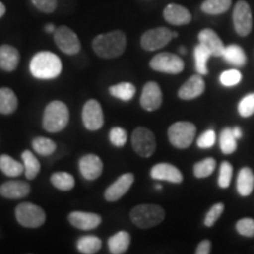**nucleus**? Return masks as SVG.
Segmentation results:
<instances>
[{"instance_id":"nucleus-3","label":"nucleus","mask_w":254,"mask_h":254,"mask_svg":"<svg viewBox=\"0 0 254 254\" xmlns=\"http://www.w3.org/2000/svg\"><path fill=\"white\" fill-rule=\"evenodd\" d=\"M69 122L67 105L60 100H53L47 105L43 114V127L50 133L63 131Z\"/></svg>"},{"instance_id":"nucleus-29","label":"nucleus","mask_w":254,"mask_h":254,"mask_svg":"<svg viewBox=\"0 0 254 254\" xmlns=\"http://www.w3.org/2000/svg\"><path fill=\"white\" fill-rule=\"evenodd\" d=\"M135 86L131 82H120V84L113 85L109 88L110 94L117 99L123 101H129L135 95Z\"/></svg>"},{"instance_id":"nucleus-30","label":"nucleus","mask_w":254,"mask_h":254,"mask_svg":"<svg viewBox=\"0 0 254 254\" xmlns=\"http://www.w3.org/2000/svg\"><path fill=\"white\" fill-rule=\"evenodd\" d=\"M100 238L95 236H84L79 238L77 241V250L82 254H94L99 252L101 249Z\"/></svg>"},{"instance_id":"nucleus-33","label":"nucleus","mask_w":254,"mask_h":254,"mask_svg":"<svg viewBox=\"0 0 254 254\" xmlns=\"http://www.w3.org/2000/svg\"><path fill=\"white\" fill-rule=\"evenodd\" d=\"M220 150L224 154H232L237 151V138L233 134V129L231 127H225L220 133L219 138Z\"/></svg>"},{"instance_id":"nucleus-38","label":"nucleus","mask_w":254,"mask_h":254,"mask_svg":"<svg viewBox=\"0 0 254 254\" xmlns=\"http://www.w3.org/2000/svg\"><path fill=\"white\" fill-rule=\"evenodd\" d=\"M243 79V74L238 69H227L220 74V82L221 85L226 87H233L239 84Z\"/></svg>"},{"instance_id":"nucleus-2","label":"nucleus","mask_w":254,"mask_h":254,"mask_svg":"<svg viewBox=\"0 0 254 254\" xmlns=\"http://www.w3.org/2000/svg\"><path fill=\"white\" fill-rule=\"evenodd\" d=\"M31 74L40 80H52L58 78L63 71L62 60L49 51L38 52L30 63Z\"/></svg>"},{"instance_id":"nucleus-34","label":"nucleus","mask_w":254,"mask_h":254,"mask_svg":"<svg viewBox=\"0 0 254 254\" xmlns=\"http://www.w3.org/2000/svg\"><path fill=\"white\" fill-rule=\"evenodd\" d=\"M211 57H212L211 52H209V51L206 49L205 46H202L201 44H198V45L194 47L195 69L199 74H201V75L208 74L207 62Z\"/></svg>"},{"instance_id":"nucleus-14","label":"nucleus","mask_w":254,"mask_h":254,"mask_svg":"<svg viewBox=\"0 0 254 254\" xmlns=\"http://www.w3.org/2000/svg\"><path fill=\"white\" fill-rule=\"evenodd\" d=\"M133 183H134V176L133 173H124L113 184L107 187L105 190V199L109 202L118 201L124 195L128 192Z\"/></svg>"},{"instance_id":"nucleus-28","label":"nucleus","mask_w":254,"mask_h":254,"mask_svg":"<svg viewBox=\"0 0 254 254\" xmlns=\"http://www.w3.org/2000/svg\"><path fill=\"white\" fill-rule=\"evenodd\" d=\"M21 160H23L24 164L25 177L28 180L36 179L40 172V163L38 160V158L31 151L26 150L21 153Z\"/></svg>"},{"instance_id":"nucleus-4","label":"nucleus","mask_w":254,"mask_h":254,"mask_svg":"<svg viewBox=\"0 0 254 254\" xmlns=\"http://www.w3.org/2000/svg\"><path fill=\"white\" fill-rule=\"evenodd\" d=\"M129 218L136 227L145 230L163 222L165 219V209L155 204H141L131 209Z\"/></svg>"},{"instance_id":"nucleus-42","label":"nucleus","mask_w":254,"mask_h":254,"mask_svg":"<svg viewBox=\"0 0 254 254\" xmlns=\"http://www.w3.org/2000/svg\"><path fill=\"white\" fill-rule=\"evenodd\" d=\"M236 228L240 236L246 238L254 237V219L252 218H243L238 220Z\"/></svg>"},{"instance_id":"nucleus-48","label":"nucleus","mask_w":254,"mask_h":254,"mask_svg":"<svg viewBox=\"0 0 254 254\" xmlns=\"http://www.w3.org/2000/svg\"><path fill=\"white\" fill-rule=\"evenodd\" d=\"M5 12H6V7H5V5L2 4L1 1H0V18H1L2 15L5 14Z\"/></svg>"},{"instance_id":"nucleus-31","label":"nucleus","mask_w":254,"mask_h":254,"mask_svg":"<svg viewBox=\"0 0 254 254\" xmlns=\"http://www.w3.org/2000/svg\"><path fill=\"white\" fill-rule=\"evenodd\" d=\"M50 180H51V184H52L56 189H58L59 190H64V192L72 190L75 186L74 177L67 172L53 173L52 176H51Z\"/></svg>"},{"instance_id":"nucleus-18","label":"nucleus","mask_w":254,"mask_h":254,"mask_svg":"<svg viewBox=\"0 0 254 254\" xmlns=\"http://www.w3.org/2000/svg\"><path fill=\"white\" fill-rule=\"evenodd\" d=\"M205 81L201 74L192 75L189 80L184 82L178 91V97L183 100H193L205 92Z\"/></svg>"},{"instance_id":"nucleus-13","label":"nucleus","mask_w":254,"mask_h":254,"mask_svg":"<svg viewBox=\"0 0 254 254\" xmlns=\"http://www.w3.org/2000/svg\"><path fill=\"white\" fill-rule=\"evenodd\" d=\"M161 104H163V92L160 86L154 81L146 82L140 97L142 109L152 112V111H157Z\"/></svg>"},{"instance_id":"nucleus-12","label":"nucleus","mask_w":254,"mask_h":254,"mask_svg":"<svg viewBox=\"0 0 254 254\" xmlns=\"http://www.w3.org/2000/svg\"><path fill=\"white\" fill-rule=\"evenodd\" d=\"M82 124L88 131H98L104 126V112L101 105L95 99L87 100L82 109Z\"/></svg>"},{"instance_id":"nucleus-1","label":"nucleus","mask_w":254,"mask_h":254,"mask_svg":"<svg viewBox=\"0 0 254 254\" xmlns=\"http://www.w3.org/2000/svg\"><path fill=\"white\" fill-rule=\"evenodd\" d=\"M126 45V34L120 30L99 34L92 41V47L95 55L104 59L118 58L125 52Z\"/></svg>"},{"instance_id":"nucleus-7","label":"nucleus","mask_w":254,"mask_h":254,"mask_svg":"<svg viewBox=\"0 0 254 254\" xmlns=\"http://www.w3.org/2000/svg\"><path fill=\"white\" fill-rule=\"evenodd\" d=\"M131 142L135 153L142 158H150L157 148L154 133L151 129L142 126L136 127L133 131Z\"/></svg>"},{"instance_id":"nucleus-50","label":"nucleus","mask_w":254,"mask_h":254,"mask_svg":"<svg viewBox=\"0 0 254 254\" xmlns=\"http://www.w3.org/2000/svg\"><path fill=\"white\" fill-rule=\"evenodd\" d=\"M163 187H161V185H155V190H161Z\"/></svg>"},{"instance_id":"nucleus-5","label":"nucleus","mask_w":254,"mask_h":254,"mask_svg":"<svg viewBox=\"0 0 254 254\" xmlns=\"http://www.w3.org/2000/svg\"><path fill=\"white\" fill-rule=\"evenodd\" d=\"M15 219L23 227L38 228L45 224L46 213L40 206L26 201L17 206Z\"/></svg>"},{"instance_id":"nucleus-25","label":"nucleus","mask_w":254,"mask_h":254,"mask_svg":"<svg viewBox=\"0 0 254 254\" xmlns=\"http://www.w3.org/2000/svg\"><path fill=\"white\" fill-rule=\"evenodd\" d=\"M18 109V98L11 88H0V114L8 116Z\"/></svg>"},{"instance_id":"nucleus-11","label":"nucleus","mask_w":254,"mask_h":254,"mask_svg":"<svg viewBox=\"0 0 254 254\" xmlns=\"http://www.w3.org/2000/svg\"><path fill=\"white\" fill-rule=\"evenodd\" d=\"M232 18H233V25L237 33L240 37L249 36L253 25L252 11H251L250 5L244 0H239L234 6Z\"/></svg>"},{"instance_id":"nucleus-46","label":"nucleus","mask_w":254,"mask_h":254,"mask_svg":"<svg viewBox=\"0 0 254 254\" xmlns=\"http://www.w3.org/2000/svg\"><path fill=\"white\" fill-rule=\"evenodd\" d=\"M232 129H233V134L237 139H240L241 136H243V131H241L240 127L237 126V127H234V128H232Z\"/></svg>"},{"instance_id":"nucleus-8","label":"nucleus","mask_w":254,"mask_h":254,"mask_svg":"<svg viewBox=\"0 0 254 254\" xmlns=\"http://www.w3.org/2000/svg\"><path fill=\"white\" fill-rule=\"evenodd\" d=\"M150 67L157 72L168 73V74H179L184 71L185 63L177 55L170 52H161L151 59Z\"/></svg>"},{"instance_id":"nucleus-19","label":"nucleus","mask_w":254,"mask_h":254,"mask_svg":"<svg viewBox=\"0 0 254 254\" xmlns=\"http://www.w3.org/2000/svg\"><path fill=\"white\" fill-rule=\"evenodd\" d=\"M164 19L168 24L183 26L187 25L192 20V14L184 6L179 4H168L164 9Z\"/></svg>"},{"instance_id":"nucleus-6","label":"nucleus","mask_w":254,"mask_h":254,"mask_svg":"<svg viewBox=\"0 0 254 254\" xmlns=\"http://www.w3.org/2000/svg\"><path fill=\"white\" fill-rule=\"evenodd\" d=\"M196 134V127L190 122H178L168 127V140L174 147L185 150L189 148L194 141Z\"/></svg>"},{"instance_id":"nucleus-22","label":"nucleus","mask_w":254,"mask_h":254,"mask_svg":"<svg viewBox=\"0 0 254 254\" xmlns=\"http://www.w3.org/2000/svg\"><path fill=\"white\" fill-rule=\"evenodd\" d=\"M20 55L15 47L11 45L0 46V68L5 72H12L18 67Z\"/></svg>"},{"instance_id":"nucleus-20","label":"nucleus","mask_w":254,"mask_h":254,"mask_svg":"<svg viewBox=\"0 0 254 254\" xmlns=\"http://www.w3.org/2000/svg\"><path fill=\"white\" fill-rule=\"evenodd\" d=\"M30 192L31 186L20 180H9L0 185V195L6 199H23L30 194Z\"/></svg>"},{"instance_id":"nucleus-40","label":"nucleus","mask_w":254,"mask_h":254,"mask_svg":"<svg viewBox=\"0 0 254 254\" xmlns=\"http://www.w3.org/2000/svg\"><path fill=\"white\" fill-rule=\"evenodd\" d=\"M110 141L116 147H124L127 142V132L123 127L116 126L110 131Z\"/></svg>"},{"instance_id":"nucleus-10","label":"nucleus","mask_w":254,"mask_h":254,"mask_svg":"<svg viewBox=\"0 0 254 254\" xmlns=\"http://www.w3.org/2000/svg\"><path fill=\"white\" fill-rule=\"evenodd\" d=\"M55 43L62 52L67 56L78 55L81 49L80 40L75 32L67 26H59L55 31Z\"/></svg>"},{"instance_id":"nucleus-26","label":"nucleus","mask_w":254,"mask_h":254,"mask_svg":"<svg viewBox=\"0 0 254 254\" xmlns=\"http://www.w3.org/2000/svg\"><path fill=\"white\" fill-rule=\"evenodd\" d=\"M222 58L225 59V62L233 66H237V67H243V66L246 65L247 62L245 51L241 49L239 45H228L225 47Z\"/></svg>"},{"instance_id":"nucleus-49","label":"nucleus","mask_w":254,"mask_h":254,"mask_svg":"<svg viewBox=\"0 0 254 254\" xmlns=\"http://www.w3.org/2000/svg\"><path fill=\"white\" fill-rule=\"evenodd\" d=\"M179 52H180V53H182V55H186L187 50H186V49H185V47H184V46H182V47H180V49H179Z\"/></svg>"},{"instance_id":"nucleus-47","label":"nucleus","mask_w":254,"mask_h":254,"mask_svg":"<svg viewBox=\"0 0 254 254\" xmlns=\"http://www.w3.org/2000/svg\"><path fill=\"white\" fill-rule=\"evenodd\" d=\"M45 31L47 32V33H55L56 26L53 24H47L45 26Z\"/></svg>"},{"instance_id":"nucleus-24","label":"nucleus","mask_w":254,"mask_h":254,"mask_svg":"<svg viewBox=\"0 0 254 254\" xmlns=\"http://www.w3.org/2000/svg\"><path fill=\"white\" fill-rule=\"evenodd\" d=\"M237 190L241 196H249L254 190V173L250 167L241 168L237 179Z\"/></svg>"},{"instance_id":"nucleus-16","label":"nucleus","mask_w":254,"mask_h":254,"mask_svg":"<svg viewBox=\"0 0 254 254\" xmlns=\"http://www.w3.org/2000/svg\"><path fill=\"white\" fill-rule=\"evenodd\" d=\"M68 221L73 227L81 231H92L99 227L101 217L97 213L82 211H73L68 214Z\"/></svg>"},{"instance_id":"nucleus-51","label":"nucleus","mask_w":254,"mask_h":254,"mask_svg":"<svg viewBox=\"0 0 254 254\" xmlns=\"http://www.w3.org/2000/svg\"><path fill=\"white\" fill-rule=\"evenodd\" d=\"M178 37V33L177 32H173V38H177Z\"/></svg>"},{"instance_id":"nucleus-23","label":"nucleus","mask_w":254,"mask_h":254,"mask_svg":"<svg viewBox=\"0 0 254 254\" xmlns=\"http://www.w3.org/2000/svg\"><path fill=\"white\" fill-rule=\"evenodd\" d=\"M109 250L112 254H123L128 250L131 245V236L126 231H119L112 237H110L109 241Z\"/></svg>"},{"instance_id":"nucleus-21","label":"nucleus","mask_w":254,"mask_h":254,"mask_svg":"<svg viewBox=\"0 0 254 254\" xmlns=\"http://www.w3.org/2000/svg\"><path fill=\"white\" fill-rule=\"evenodd\" d=\"M199 44L205 46L209 52H211L212 57H222L224 53V43L220 39V37L215 33V31L211 30V28H205L199 32Z\"/></svg>"},{"instance_id":"nucleus-35","label":"nucleus","mask_w":254,"mask_h":254,"mask_svg":"<svg viewBox=\"0 0 254 254\" xmlns=\"http://www.w3.org/2000/svg\"><path fill=\"white\" fill-rule=\"evenodd\" d=\"M32 147L36 153L43 157H49L53 154L57 150V144L52 139L45 138V136H37L32 140Z\"/></svg>"},{"instance_id":"nucleus-17","label":"nucleus","mask_w":254,"mask_h":254,"mask_svg":"<svg viewBox=\"0 0 254 254\" xmlns=\"http://www.w3.org/2000/svg\"><path fill=\"white\" fill-rule=\"evenodd\" d=\"M104 165L97 154H86L79 160V171L88 182H93L101 176Z\"/></svg>"},{"instance_id":"nucleus-32","label":"nucleus","mask_w":254,"mask_h":254,"mask_svg":"<svg viewBox=\"0 0 254 254\" xmlns=\"http://www.w3.org/2000/svg\"><path fill=\"white\" fill-rule=\"evenodd\" d=\"M232 6V0H205L201 4V11L206 14L218 15L227 12Z\"/></svg>"},{"instance_id":"nucleus-9","label":"nucleus","mask_w":254,"mask_h":254,"mask_svg":"<svg viewBox=\"0 0 254 254\" xmlns=\"http://www.w3.org/2000/svg\"><path fill=\"white\" fill-rule=\"evenodd\" d=\"M173 39V31L167 27H157L146 31L141 36L140 44L145 51L152 52L163 49Z\"/></svg>"},{"instance_id":"nucleus-44","label":"nucleus","mask_w":254,"mask_h":254,"mask_svg":"<svg viewBox=\"0 0 254 254\" xmlns=\"http://www.w3.org/2000/svg\"><path fill=\"white\" fill-rule=\"evenodd\" d=\"M31 2L34 5V7L44 13H52L56 11L57 5H58L57 0H31Z\"/></svg>"},{"instance_id":"nucleus-41","label":"nucleus","mask_w":254,"mask_h":254,"mask_svg":"<svg viewBox=\"0 0 254 254\" xmlns=\"http://www.w3.org/2000/svg\"><path fill=\"white\" fill-rule=\"evenodd\" d=\"M224 209H225V205L222 204V202H217V204L212 206L205 217V220H204L205 226L206 227L213 226L215 222L218 221V219L221 217Z\"/></svg>"},{"instance_id":"nucleus-37","label":"nucleus","mask_w":254,"mask_h":254,"mask_svg":"<svg viewBox=\"0 0 254 254\" xmlns=\"http://www.w3.org/2000/svg\"><path fill=\"white\" fill-rule=\"evenodd\" d=\"M232 176H233V167H232L231 163H228V161H222L220 165V170H219V187H221V189H227V187L231 185Z\"/></svg>"},{"instance_id":"nucleus-45","label":"nucleus","mask_w":254,"mask_h":254,"mask_svg":"<svg viewBox=\"0 0 254 254\" xmlns=\"http://www.w3.org/2000/svg\"><path fill=\"white\" fill-rule=\"evenodd\" d=\"M211 249H212L211 241H209L208 239H205V240H202L198 246H196L195 253L196 254H208V253H211Z\"/></svg>"},{"instance_id":"nucleus-43","label":"nucleus","mask_w":254,"mask_h":254,"mask_svg":"<svg viewBox=\"0 0 254 254\" xmlns=\"http://www.w3.org/2000/svg\"><path fill=\"white\" fill-rule=\"evenodd\" d=\"M215 141H217V135H215L214 129H207L199 136L196 145L200 148H211L215 144Z\"/></svg>"},{"instance_id":"nucleus-27","label":"nucleus","mask_w":254,"mask_h":254,"mask_svg":"<svg viewBox=\"0 0 254 254\" xmlns=\"http://www.w3.org/2000/svg\"><path fill=\"white\" fill-rule=\"evenodd\" d=\"M0 171L9 178L19 177L25 172L24 164L19 163L8 154L0 155Z\"/></svg>"},{"instance_id":"nucleus-39","label":"nucleus","mask_w":254,"mask_h":254,"mask_svg":"<svg viewBox=\"0 0 254 254\" xmlns=\"http://www.w3.org/2000/svg\"><path fill=\"white\" fill-rule=\"evenodd\" d=\"M238 112L243 118H249L254 114V93L245 95L238 105Z\"/></svg>"},{"instance_id":"nucleus-36","label":"nucleus","mask_w":254,"mask_h":254,"mask_svg":"<svg viewBox=\"0 0 254 254\" xmlns=\"http://www.w3.org/2000/svg\"><path fill=\"white\" fill-rule=\"evenodd\" d=\"M217 167V161L213 158H206L204 160L198 161L193 166V173L195 178L202 179V178H207L211 176L215 171Z\"/></svg>"},{"instance_id":"nucleus-15","label":"nucleus","mask_w":254,"mask_h":254,"mask_svg":"<svg viewBox=\"0 0 254 254\" xmlns=\"http://www.w3.org/2000/svg\"><path fill=\"white\" fill-rule=\"evenodd\" d=\"M151 178L159 182H168L171 184L183 183V173L178 167L168 163H159L151 170Z\"/></svg>"}]
</instances>
